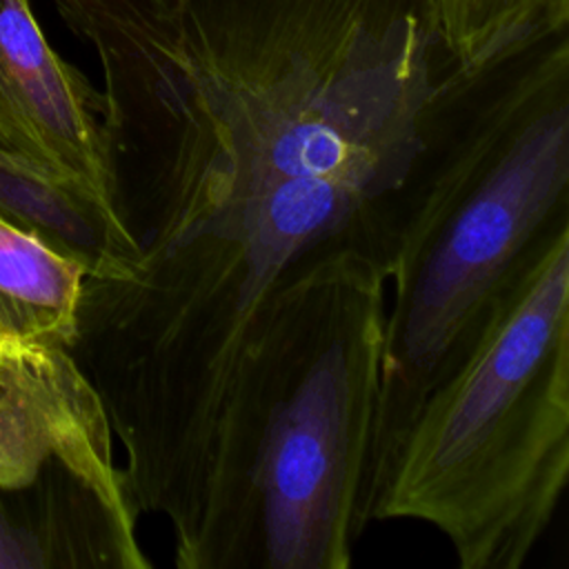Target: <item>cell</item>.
I'll return each instance as SVG.
<instances>
[{
    "instance_id": "52a82bcc",
    "label": "cell",
    "mask_w": 569,
    "mask_h": 569,
    "mask_svg": "<svg viewBox=\"0 0 569 569\" xmlns=\"http://www.w3.org/2000/svg\"><path fill=\"white\" fill-rule=\"evenodd\" d=\"M449 51L480 64L531 33L569 24V0H436Z\"/></svg>"
},
{
    "instance_id": "6da1fadb",
    "label": "cell",
    "mask_w": 569,
    "mask_h": 569,
    "mask_svg": "<svg viewBox=\"0 0 569 569\" xmlns=\"http://www.w3.org/2000/svg\"><path fill=\"white\" fill-rule=\"evenodd\" d=\"M102 71L129 258L84 278L73 358L187 569L238 362L280 280L398 193L458 64L436 0H51Z\"/></svg>"
},
{
    "instance_id": "277c9868",
    "label": "cell",
    "mask_w": 569,
    "mask_h": 569,
    "mask_svg": "<svg viewBox=\"0 0 569 569\" xmlns=\"http://www.w3.org/2000/svg\"><path fill=\"white\" fill-rule=\"evenodd\" d=\"M569 478V216L533 242L462 362L429 393L369 522L438 529L462 569H518Z\"/></svg>"
},
{
    "instance_id": "ba28073f",
    "label": "cell",
    "mask_w": 569,
    "mask_h": 569,
    "mask_svg": "<svg viewBox=\"0 0 569 569\" xmlns=\"http://www.w3.org/2000/svg\"><path fill=\"white\" fill-rule=\"evenodd\" d=\"M9 491L7 482L0 476V567H36L33 556L20 536V531L9 522L2 509V493Z\"/></svg>"
},
{
    "instance_id": "3957f363",
    "label": "cell",
    "mask_w": 569,
    "mask_h": 569,
    "mask_svg": "<svg viewBox=\"0 0 569 569\" xmlns=\"http://www.w3.org/2000/svg\"><path fill=\"white\" fill-rule=\"evenodd\" d=\"M389 262L331 242L271 293L218 425L187 569H347L367 529Z\"/></svg>"
},
{
    "instance_id": "5b68a950",
    "label": "cell",
    "mask_w": 569,
    "mask_h": 569,
    "mask_svg": "<svg viewBox=\"0 0 569 569\" xmlns=\"http://www.w3.org/2000/svg\"><path fill=\"white\" fill-rule=\"evenodd\" d=\"M0 151L47 162L124 233L104 96L56 53L31 0H0Z\"/></svg>"
},
{
    "instance_id": "8992f818",
    "label": "cell",
    "mask_w": 569,
    "mask_h": 569,
    "mask_svg": "<svg viewBox=\"0 0 569 569\" xmlns=\"http://www.w3.org/2000/svg\"><path fill=\"white\" fill-rule=\"evenodd\" d=\"M87 267L0 211V362L73 349Z\"/></svg>"
},
{
    "instance_id": "7a4b0ae2",
    "label": "cell",
    "mask_w": 569,
    "mask_h": 569,
    "mask_svg": "<svg viewBox=\"0 0 569 569\" xmlns=\"http://www.w3.org/2000/svg\"><path fill=\"white\" fill-rule=\"evenodd\" d=\"M569 216V24L460 62L398 193L365 489L462 362L533 242Z\"/></svg>"
}]
</instances>
